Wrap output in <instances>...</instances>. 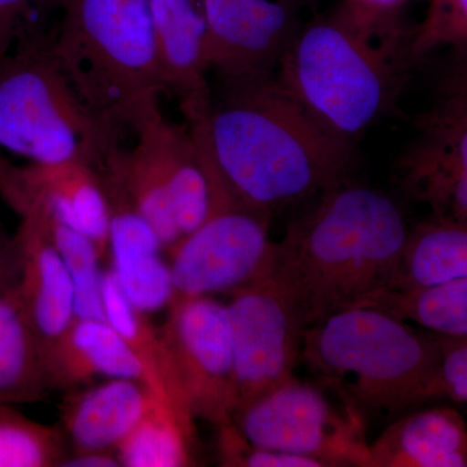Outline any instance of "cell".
I'll return each instance as SVG.
<instances>
[{
    "instance_id": "obj_1",
    "label": "cell",
    "mask_w": 467,
    "mask_h": 467,
    "mask_svg": "<svg viewBox=\"0 0 467 467\" xmlns=\"http://www.w3.org/2000/svg\"><path fill=\"white\" fill-rule=\"evenodd\" d=\"M221 86L207 117L186 124L235 204L272 216L348 180L353 143L319 124L275 75Z\"/></svg>"
},
{
    "instance_id": "obj_2",
    "label": "cell",
    "mask_w": 467,
    "mask_h": 467,
    "mask_svg": "<svg viewBox=\"0 0 467 467\" xmlns=\"http://www.w3.org/2000/svg\"><path fill=\"white\" fill-rule=\"evenodd\" d=\"M409 232L389 196L347 180L290 223L270 275L306 328L389 291Z\"/></svg>"
},
{
    "instance_id": "obj_3",
    "label": "cell",
    "mask_w": 467,
    "mask_h": 467,
    "mask_svg": "<svg viewBox=\"0 0 467 467\" xmlns=\"http://www.w3.org/2000/svg\"><path fill=\"white\" fill-rule=\"evenodd\" d=\"M300 359L365 418L399 416L439 399L438 337L374 306L343 310L306 327Z\"/></svg>"
},
{
    "instance_id": "obj_4",
    "label": "cell",
    "mask_w": 467,
    "mask_h": 467,
    "mask_svg": "<svg viewBox=\"0 0 467 467\" xmlns=\"http://www.w3.org/2000/svg\"><path fill=\"white\" fill-rule=\"evenodd\" d=\"M48 47L85 109L113 134L159 112L164 85L149 0H67Z\"/></svg>"
},
{
    "instance_id": "obj_5",
    "label": "cell",
    "mask_w": 467,
    "mask_h": 467,
    "mask_svg": "<svg viewBox=\"0 0 467 467\" xmlns=\"http://www.w3.org/2000/svg\"><path fill=\"white\" fill-rule=\"evenodd\" d=\"M401 51L362 33L337 8L300 26L275 76L319 124L353 143L391 106Z\"/></svg>"
},
{
    "instance_id": "obj_6",
    "label": "cell",
    "mask_w": 467,
    "mask_h": 467,
    "mask_svg": "<svg viewBox=\"0 0 467 467\" xmlns=\"http://www.w3.org/2000/svg\"><path fill=\"white\" fill-rule=\"evenodd\" d=\"M117 137L85 109L48 46L0 57V150L32 164L95 165Z\"/></svg>"
},
{
    "instance_id": "obj_7",
    "label": "cell",
    "mask_w": 467,
    "mask_h": 467,
    "mask_svg": "<svg viewBox=\"0 0 467 467\" xmlns=\"http://www.w3.org/2000/svg\"><path fill=\"white\" fill-rule=\"evenodd\" d=\"M234 425L269 450L317 461L322 467H374L365 417L335 393L292 377L236 410Z\"/></svg>"
},
{
    "instance_id": "obj_8",
    "label": "cell",
    "mask_w": 467,
    "mask_h": 467,
    "mask_svg": "<svg viewBox=\"0 0 467 467\" xmlns=\"http://www.w3.org/2000/svg\"><path fill=\"white\" fill-rule=\"evenodd\" d=\"M270 221L217 192L207 220L168 252L173 299L232 295L270 275L276 247Z\"/></svg>"
},
{
    "instance_id": "obj_9",
    "label": "cell",
    "mask_w": 467,
    "mask_h": 467,
    "mask_svg": "<svg viewBox=\"0 0 467 467\" xmlns=\"http://www.w3.org/2000/svg\"><path fill=\"white\" fill-rule=\"evenodd\" d=\"M230 296L226 315L235 370V413L294 377L306 326L272 275Z\"/></svg>"
},
{
    "instance_id": "obj_10",
    "label": "cell",
    "mask_w": 467,
    "mask_h": 467,
    "mask_svg": "<svg viewBox=\"0 0 467 467\" xmlns=\"http://www.w3.org/2000/svg\"><path fill=\"white\" fill-rule=\"evenodd\" d=\"M175 378L192 416L232 422L235 370L226 304L213 296L174 297L164 327Z\"/></svg>"
},
{
    "instance_id": "obj_11",
    "label": "cell",
    "mask_w": 467,
    "mask_h": 467,
    "mask_svg": "<svg viewBox=\"0 0 467 467\" xmlns=\"http://www.w3.org/2000/svg\"><path fill=\"white\" fill-rule=\"evenodd\" d=\"M204 60L221 82L275 76L300 26L282 0H201Z\"/></svg>"
},
{
    "instance_id": "obj_12",
    "label": "cell",
    "mask_w": 467,
    "mask_h": 467,
    "mask_svg": "<svg viewBox=\"0 0 467 467\" xmlns=\"http://www.w3.org/2000/svg\"><path fill=\"white\" fill-rule=\"evenodd\" d=\"M0 190L17 212L38 207L90 236L100 256L109 254L110 208L100 171L86 160L11 168L0 175Z\"/></svg>"
},
{
    "instance_id": "obj_13",
    "label": "cell",
    "mask_w": 467,
    "mask_h": 467,
    "mask_svg": "<svg viewBox=\"0 0 467 467\" xmlns=\"http://www.w3.org/2000/svg\"><path fill=\"white\" fill-rule=\"evenodd\" d=\"M109 195L110 223L109 254L128 299L144 312L169 306L174 288L171 265L162 260L161 242L129 199L119 175L109 164L99 168Z\"/></svg>"
},
{
    "instance_id": "obj_14",
    "label": "cell",
    "mask_w": 467,
    "mask_h": 467,
    "mask_svg": "<svg viewBox=\"0 0 467 467\" xmlns=\"http://www.w3.org/2000/svg\"><path fill=\"white\" fill-rule=\"evenodd\" d=\"M20 214L23 223L14 241L17 296L45 355L75 321V288L41 214L34 209Z\"/></svg>"
},
{
    "instance_id": "obj_15",
    "label": "cell",
    "mask_w": 467,
    "mask_h": 467,
    "mask_svg": "<svg viewBox=\"0 0 467 467\" xmlns=\"http://www.w3.org/2000/svg\"><path fill=\"white\" fill-rule=\"evenodd\" d=\"M149 5L164 92L178 100L187 124L204 119L212 88L201 0H149Z\"/></svg>"
},
{
    "instance_id": "obj_16",
    "label": "cell",
    "mask_w": 467,
    "mask_h": 467,
    "mask_svg": "<svg viewBox=\"0 0 467 467\" xmlns=\"http://www.w3.org/2000/svg\"><path fill=\"white\" fill-rule=\"evenodd\" d=\"M152 401L149 384L109 378L88 389L67 392L60 426L73 451H117Z\"/></svg>"
},
{
    "instance_id": "obj_17",
    "label": "cell",
    "mask_w": 467,
    "mask_h": 467,
    "mask_svg": "<svg viewBox=\"0 0 467 467\" xmlns=\"http://www.w3.org/2000/svg\"><path fill=\"white\" fill-rule=\"evenodd\" d=\"M50 389H73L97 378H130L149 384L146 368L107 319L76 317L43 355Z\"/></svg>"
},
{
    "instance_id": "obj_18",
    "label": "cell",
    "mask_w": 467,
    "mask_h": 467,
    "mask_svg": "<svg viewBox=\"0 0 467 467\" xmlns=\"http://www.w3.org/2000/svg\"><path fill=\"white\" fill-rule=\"evenodd\" d=\"M374 467H465L467 427L451 408L413 411L370 444Z\"/></svg>"
},
{
    "instance_id": "obj_19",
    "label": "cell",
    "mask_w": 467,
    "mask_h": 467,
    "mask_svg": "<svg viewBox=\"0 0 467 467\" xmlns=\"http://www.w3.org/2000/svg\"><path fill=\"white\" fill-rule=\"evenodd\" d=\"M195 418L177 407L167 393L152 389V401L140 422L117 448L121 466L198 465Z\"/></svg>"
},
{
    "instance_id": "obj_20",
    "label": "cell",
    "mask_w": 467,
    "mask_h": 467,
    "mask_svg": "<svg viewBox=\"0 0 467 467\" xmlns=\"http://www.w3.org/2000/svg\"><path fill=\"white\" fill-rule=\"evenodd\" d=\"M48 389L41 344L14 285L0 292V404L36 401Z\"/></svg>"
},
{
    "instance_id": "obj_21",
    "label": "cell",
    "mask_w": 467,
    "mask_h": 467,
    "mask_svg": "<svg viewBox=\"0 0 467 467\" xmlns=\"http://www.w3.org/2000/svg\"><path fill=\"white\" fill-rule=\"evenodd\" d=\"M465 276L467 221L434 218L409 232L400 265L389 290L427 287Z\"/></svg>"
},
{
    "instance_id": "obj_22",
    "label": "cell",
    "mask_w": 467,
    "mask_h": 467,
    "mask_svg": "<svg viewBox=\"0 0 467 467\" xmlns=\"http://www.w3.org/2000/svg\"><path fill=\"white\" fill-rule=\"evenodd\" d=\"M101 295L107 321L142 361L150 389L167 393L178 408L192 416L178 386L162 330L155 327L147 312L128 299L112 269L103 272Z\"/></svg>"
},
{
    "instance_id": "obj_23",
    "label": "cell",
    "mask_w": 467,
    "mask_h": 467,
    "mask_svg": "<svg viewBox=\"0 0 467 467\" xmlns=\"http://www.w3.org/2000/svg\"><path fill=\"white\" fill-rule=\"evenodd\" d=\"M399 174L467 184V112L442 101L420 119V134L398 164Z\"/></svg>"
},
{
    "instance_id": "obj_24",
    "label": "cell",
    "mask_w": 467,
    "mask_h": 467,
    "mask_svg": "<svg viewBox=\"0 0 467 467\" xmlns=\"http://www.w3.org/2000/svg\"><path fill=\"white\" fill-rule=\"evenodd\" d=\"M362 306L382 309L442 339L467 337V276L427 287L384 291Z\"/></svg>"
},
{
    "instance_id": "obj_25",
    "label": "cell",
    "mask_w": 467,
    "mask_h": 467,
    "mask_svg": "<svg viewBox=\"0 0 467 467\" xmlns=\"http://www.w3.org/2000/svg\"><path fill=\"white\" fill-rule=\"evenodd\" d=\"M34 209L41 214L46 229L50 235L61 260L66 264L67 273L75 288L76 317L106 319L104 316L103 272L99 269L101 259L97 244L86 234L63 221L51 216L38 207H29L21 212Z\"/></svg>"
},
{
    "instance_id": "obj_26",
    "label": "cell",
    "mask_w": 467,
    "mask_h": 467,
    "mask_svg": "<svg viewBox=\"0 0 467 467\" xmlns=\"http://www.w3.org/2000/svg\"><path fill=\"white\" fill-rule=\"evenodd\" d=\"M69 451L60 425H42L0 404V467L61 466Z\"/></svg>"
},
{
    "instance_id": "obj_27",
    "label": "cell",
    "mask_w": 467,
    "mask_h": 467,
    "mask_svg": "<svg viewBox=\"0 0 467 467\" xmlns=\"http://www.w3.org/2000/svg\"><path fill=\"white\" fill-rule=\"evenodd\" d=\"M467 52V0H430L426 16L409 42V57H426L438 48Z\"/></svg>"
},
{
    "instance_id": "obj_28",
    "label": "cell",
    "mask_w": 467,
    "mask_h": 467,
    "mask_svg": "<svg viewBox=\"0 0 467 467\" xmlns=\"http://www.w3.org/2000/svg\"><path fill=\"white\" fill-rule=\"evenodd\" d=\"M218 429V454L223 466L229 467H322L317 461L269 450L248 441L234 422Z\"/></svg>"
},
{
    "instance_id": "obj_29",
    "label": "cell",
    "mask_w": 467,
    "mask_h": 467,
    "mask_svg": "<svg viewBox=\"0 0 467 467\" xmlns=\"http://www.w3.org/2000/svg\"><path fill=\"white\" fill-rule=\"evenodd\" d=\"M410 0H342L344 16L376 41L404 45L401 14Z\"/></svg>"
},
{
    "instance_id": "obj_30",
    "label": "cell",
    "mask_w": 467,
    "mask_h": 467,
    "mask_svg": "<svg viewBox=\"0 0 467 467\" xmlns=\"http://www.w3.org/2000/svg\"><path fill=\"white\" fill-rule=\"evenodd\" d=\"M438 340L441 348L439 399L467 402V337Z\"/></svg>"
},
{
    "instance_id": "obj_31",
    "label": "cell",
    "mask_w": 467,
    "mask_h": 467,
    "mask_svg": "<svg viewBox=\"0 0 467 467\" xmlns=\"http://www.w3.org/2000/svg\"><path fill=\"white\" fill-rule=\"evenodd\" d=\"M38 0H0V57L11 51Z\"/></svg>"
},
{
    "instance_id": "obj_32",
    "label": "cell",
    "mask_w": 467,
    "mask_h": 467,
    "mask_svg": "<svg viewBox=\"0 0 467 467\" xmlns=\"http://www.w3.org/2000/svg\"><path fill=\"white\" fill-rule=\"evenodd\" d=\"M441 92L442 100L467 107V52L442 78Z\"/></svg>"
},
{
    "instance_id": "obj_33",
    "label": "cell",
    "mask_w": 467,
    "mask_h": 467,
    "mask_svg": "<svg viewBox=\"0 0 467 467\" xmlns=\"http://www.w3.org/2000/svg\"><path fill=\"white\" fill-rule=\"evenodd\" d=\"M121 466L117 451H69L61 467H119Z\"/></svg>"
},
{
    "instance_id": "obj_34",
    "label": "cell",
    "mask_w": 467,
    "mask_h": 467,
    "mask_svg": "<svg viewBox=\"0 0 467 467\" xmlns=\"http://www.w3.org/2000/svg\"><path fill=\"white\" fill-rule=\"evenodd\" d=\"M17 281V254L15 243L0 248V292L7 290Z\"/></svg>"
},
{
    "instance_id": "obj_35",
    "label": "cell",
    "mask_w": 467,
    "mask_h": 467,
    "mask_svg": "<svg viewBox=\"0 0 467 467\" xmlns=\"http://www.w3.org/2000/svg\"><path fill=\"white\" fill-rule=\"evenodd\" d=\"M282 2L287 3L288 5H291V7H294L295 9H299L304 7V5H309V7H312V5H315L316 3H317V0H282Z\"/></svg>"
},
{
    "instance_id": "obj_36",
    "label": "cell",
    "mask_w": 467,
    "mask_h": 467,
    "mask_svg": "<svg viewBox=\"0 0 467 467\" xmlns=\"http://www.w3.org/2000/svg\"><path fill=\"white\" fill-rule=\"evenodd\" d=\"M5 164H7V162L3 161V160L0 159V175H2L3 171H5Z\"/></svg>"
},
{
    "instance_id": "obj_37",
    "label": "cell",
    "mask_w": 467,
    "mask_h": 467,
    "mask_svg": "<svg viewBox=\"0 0 467 467\" xmlns=\"http://www.w3.org/2000/svg\"><path fill=\"white\" fill-rule=\"evenodd\" d=\"M442 101H444V100H442ZM448 103H450V101H448ZM451 104H453V103H451ZM454 106H457V104H454ZM459 107H460V109H465L467 112V107H463V106H459Z\"/></svg>"
}]
</instances>
